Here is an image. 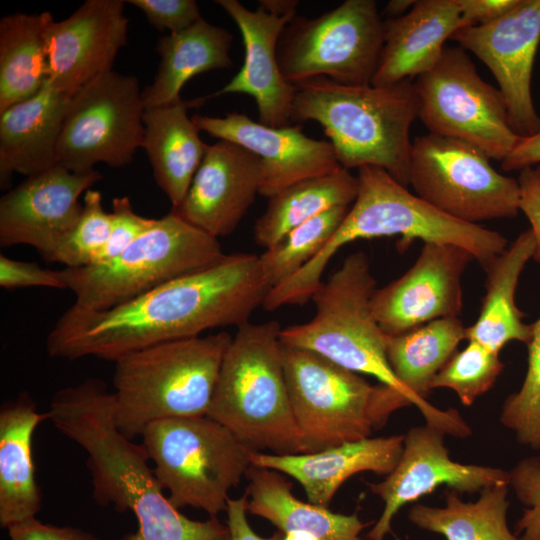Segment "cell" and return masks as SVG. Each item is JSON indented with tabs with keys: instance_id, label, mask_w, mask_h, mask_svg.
<instances>
[{
	"instance_id": "obj_1",
	"label": "cell",
	"mask_w": 540,
	"mask_h": 540,
	"mask_svg": "<svg viewBox=\"0 0 540 540\" xmlns=\"http://www.w3.org/2000/svg\"><path fill=\"white\" fill-rule=\"evenodd\" d=\"M271 286L259 256L226 254L217 263L164 283L116 307L90 311L71 306L46 340L51 358L120 357L206 330L250 322Z\"/></svg>"
},
{
	"instance_id": "obj_2",
	"label": "cell",
	"mask_w": 540,
	"mask_h": 540,
	"mask_svg": "<svg viewBox=\"0 0 540 540\" xmlns=\"http://www.w3.org/2000/svg\"><path fill=\"white\" fill-rule=\"evenodd\" d=\"M113 407V393L88 378L58 390L47 412L59 432L86 452L97 504L135 515L137 531L122 540H231L217 517L192 520L170 502L143 445L117 428Z\"/></svg>"
},
{
	"instance_id": "obj_3",
	"label": "cell",
	"mask_w": 540,
	"mask_h": 540,
	"mask_svg": "<svg viewBox=\"0 0 540 540\" xmlns=\"http://www.w3.org/2000/svg\"><path fill=\"white\" fill-rule=\"evenodd\" d=\"M357 178V196L337 230L308 264L278 285L284 302L302 305L311 299L331 258L356 240L399 236L400 248L414 240L452 244L468 250L481 266L508 246L501 233L443 213L382 168L360 167Z\"/></svg>"
},
{
	"instance_id": "obj_4",
	"label": "cell",
	"mask_w": 540,
	"mask_h": 540,
	"mask_svg": "<svg viewBox=\"0 0 540 540\" xmlns=\"http://www.w3.org/2000/svg\"><path fill=\"white\" fill-rule=\"evenodd\" d=\"M293 85L292 123H319L342 168L376 166L409 185L410 128L418 118L412 79L387 86L344 85L320 76Z\"/></svg>"
},
{
	"instance_id": "obj_5",
	"label": "cell",
	"mask_w": 540,
	"mask_h": 540,
	"mask_svg": "<svg viewBox=\"0 0 540 540\" xmlns=\"http://www.w3.org/2000/svg\"><path fill=\"white\" fill-rule=\"evenodd\" d=\"M232 337L221 331L172 340L117 359L113 418L120 432L133 440L157 420L208 416Z\"/></svg>"
},
{
	"instance_id": "obj_6",
	"label": "cell",
	"mask_w": 540,
	"mask_h": 540,
	"mask_svg": "<svg viewBox=\"0 0 540 540\" xmlns=\"http://www.w3.org/2000/svg\"><path fill=\"white\" fill-rule=\"evenodd\" d=\"M276 320L237 328L224 356L208 416L253 451L304 453L283 365Z\"/></svg>"
},
{
	"instance_id": "obj_7",
	"label": "cell",
	"mask_w": 540,
	"mask_h": 540,
	"mask_svg": "<svg viewBox=\"0 0 540 540\" xmlns=\"http://www.w3.org/2000/svg\"><path fill=\"white\" fill-rule=\"evenodd\" d=\"M283 365L304 453L369 438L394 411L412 405L393 388L309 350L283 345Z\"/></svg>"
},
{
	"instance_id": "obj_8",
	"label": "cell",
	"mask_w": 540,
	"mask_h": 540,
	"mask_svg": "<svg viewBox=\"0 0 540 540\" xmlns=\"http://www.w3.org/2000/svg\"><path fill=\"white\" fill-rule=\"evenodd\" d=\"M376 289L367 255L362 251L348 255L313 294V317L282 328L280 340L284 346L312 351L350 371L373 376L414 405L389 365L388 335L371 311Z\"/></svg>"
},
{
	"instance_id": "obj_9",
	"label": "cell",
	"mask_w": 540,
	"mask_h": 540,
	"mask_svg": "<svg viewBox=\"0 0 540 540\" xmlns=\"http://www.w3.org/2000/svg\"><path fill=\"white\" fill-rule=\"evenodd\" d=\"M226 254L219 240L173 211L111 260L60 270L75 308L104 311L207 268Z\"/></svg>"
},
{
	"instance_id": "obj_10",
	"label": "cell",
	"mask_w": 540,
	"mask_h": 540,
	"mask_svg": "<svg viewBox=\"0 0 540 540\" xmlns=\"http://www.w3.org/2000/svg\"><path fill=\"white\" fill-rule=\"evenodd\" d=\"M142 445L176 508L226 511L228 493L251 466V450L209 416L168 418L146 426Z\"/></svg>"
},
{
	"instance_id": "obj_11",
	"label": "cell",
	"mask_w": 540,
	"mask_h": 540,
	"mask_svg": "<svg viewBox=\"0 0 540 540\" xmlns=\"http://www.w3.org/2000/svg\"><path fill=\"white\" fill-rule=\"evenodd\" d=\"M384 43L374 0H346L316 18L297 15L282 31L277 60L290 83L327 77L344 85L371 84Z\"/></svg>"
},
{
	"instance_id": "obj_12",
	"label": "cell",
	"mask_w": 540,
	"mask_h": 540,
	"mask_svg": "<svg viewBox=\"0 0 540 540\" xmlns=\"http://www.w3.org/2000/svg\"><path fill=\"white\" fill-rule=\"evenodd\" d=\"M418 118L428 133L466 142L504 160L521 138L498 88L485 82L466 50L446 46L435 66L414 81Z\"/></svg>"
},
{
	"instance_id": "obj_13",
	"label": "cell",
	"mask_w": 540,
	"mask_h": 540,
	"mask_svg": "<svg viewBox=\"0 0 540 540\" xmlns=\"http://www.w3.org/2000/svg\"><path fill=\"white\" fill-rule=\"evenodd\" d=\"M478 148L427 133L413 140L409 185L415 194L463 222L512 218L519 211L517 179L498 172Z\"/></svg>"
},
{
	"instance_id": "obj_14",
	"label": "cell",
	"mask_w": 540,
	"mask_h": 540,
	"mask_svg": "<svg viewBox=\"0 0 540 540\" xmlns=\"http://www.w3.org/2000/svg\"><path fill=\"white\" fill-rule=\"evenodd\" d=\"M145 105L139 81L114 70L97 76L70 98L57 145V165L77 172L97 163H131L144 138Z\"/></svg>"
},
{
	"instance_id": "obj_15",
	"label": "cell",
	"mask_w": 540,
	"mask_h": 540,
	"mask_svg": "<svg viewBox=\"0 0 540 540\" xmlns=\"http://www.w3.org/2000/svg\"><path fill=\"white\" fill-rule=\"evenodd\" d=\"M451 40L490 69L516 134L526 137L537 133L540 116L533 103L531 78L540 43V0H518L497 20L461 28Z\"/></svg>"
},
{
	"instance_id": "obj_16",
	"label": "cell",
	"mask_w": 540,
	"mask_h": 540,
	"mask_svg": "<svg viewBox=\"0 0 540 540\" xmlns=\"http://www.w3.org/2000/svg\"><path fill=\"white\" fill-rule=\"evenodd\" d=\"M474 259L460 246L424 243L414 264L377 288L371 298V311L382 331L399 335L437 319L458 317L463 306L462 276Z\"/></svg>"
},
{
	"instance_id": "obj_17",
	"label": "cell",
	"mask_w": 540,
	"mask_h": 540,
	"mask_svg": "<svg viewBox=\"0 0 540 540\" xmlns=\"http://www.w3.org/2000/svg\"><path fill=\"white\" fill-rule=\"evenodd\" d=\"M97 170L77 173L56 165L28 176L0 199V245H28L47 262L77 224L82 193L100 181Z\"/></svg>"
},
{
	"instance_id": "obj_18",
	"label": "cell",
	"mask_w": 540,
	"mask_h": 540,
	"mask_svg": "<svg viewBox=\"0 0 540 540\" xmlns=\"http://www.w3.org/2000/svg\"><path fill=\"white\" fill-rule=\"evenodd\" d=\"M509 485L508 471L453 461L443 434L428 426L413 427L404 435L401 457L395 469L371 491L384 502L383 512L367 533L368 540H384L396 513L406 504L430 494L441 485L457 492H478Z\"/></svg>"
},
{
	"instance_id": "obj_19",
	"label": "cell",
	"mask_w": 540,
	"mask_h": 540,
	"mask_svg": "<svg viewBox=\"0 0 540 540\" xmlns=\"http://www.w3.org/2000/svg\"><path fill=\"white\" fill-rule=\"evenodd\" d=\"M124 0H87L68 18L46 29L47 83L72 96L99 75L113 70L127 42Z\"/></svg>"
},
{
	"instance_id": "obj_20",
	"label": "cell",
	"mask_w": 540,
	"mask_h": 540,
	"mask_svg": "<svg viewBox=\"0 0 540 540\" xmlns=\"http://www.w3.org/2000/svg\"><path fill=\"white\" fill-rule=\"evenodd\" d=\"M191 118L200 131L238 144L261 159L259 195L266 198L302 180L342 168L333 145L308 137L300 124L274 128L238 112L223 117L195 114Z\"/></svg>"
},
{
	"instance_id": "obj_21",
	"label": "cell",
	"mask_w": 540,
	"mask_h": 540,
	"mask_svg": "<svg viewBox=\"0 0 540 540\" xmlns=\"http://www.w3.org/2000/svg\"><path fill=\"white\" fill-rule=\"evenodd\" d=\"M261 159L226 140L208 145L181 204L182 219L219 239L232 234L259 194Z\"/></svg>"
},
{
	"instance_id": "obj_22",
	"label": "cell",
	"mask_w": 540,
	"mask_h": 540,
	"mask_svg": "<svg viewBox=\"0 0 540 540\" xmlns=\"http://www.w3.org/2000/svg\"><path fill=\"white\" fill-rule=\"evenodd\" d=\"M241 32L245 49L239 72L209 98L240 93L251 96L258 108L259 122L269 127L292 125L295 86L282 75L277 44L296 14L276 16L260 8L250 10L238 0H216Z\"/></svg>"
},
{
	"instance_id": "obj_23",
	"label": "cell",
	"mask_w": 540,
	"mask_h": 540,
	"mask_svg": "<svg viewBox=\"0 0 540 540\" xmlns=\"http://www.w3.org/2000/svg\"><path fill=\"white\" fill-rule=\"evenodd\" d=\"M466 340V327L458 317L431 321L409 332L387 337V359L403 387L413 398L426 424L440 433L464 438L471 429L455 409L441 410L426 397L439 370Z\"/></svg>"
},
{
	"instance_id": "obj_24",
	"label": "cell",
	"mask_w": 540,
	"mask_h": 540,
	"mask_svg": "<svg viewBox=\"0 0 540 540\" xmlns=\"http://www.w3.org/2000/svg\"><path fill=\"white\" fill-rule=\"evenodd\" d=\"M403 435L365 438L313 453L277 455L253 451L251 465L272 469L298 481L308 502L328 507L340 486L352 475H389L401 457Z\"/></svg>"
},
{
	"instance_id": "obj_25",
	"label": "cell",
	"mask_w": 540,
	"mask_h": 540,
	"mask_svg": "<svg viewBox=\"0 0 540 540\" xmlns=\"http://www.w3.org/2000/svg\"><path fill=\"white\" fill-rule=\"evenodd\" d=\"M461 28L458 0H416L406 14L384 20L383 48L371 84L392 85L428 72Z\"/></svg>"
},
{
	"instance_id": "obj_26",
	"label": "cell",
	"mask_w": 540,
	"mask_h": 540,
	"mask_svg": "<svg viewBox=\"0 0 540 540\" xmlns=\"http://www.w3.org/2000/svg\"><path fill=\"white\" fill-rule=\"evenodd\" d=\"M71 96L46 82L33 97L0 113V185L57 165V145Z\"/></svg>"
},
{
	"instance_id": "obj_27",
	"label": "cell",
	"mask_w": 540,
	"mask_h": 540,
	"mask_svg": "<svg viewBox=\"0 0 540 540\" xmlns=\"http://www.w3.org/2000/svg\"><path fill=\"white\" fill-rule=\"evenodd\" d=\"M207 97L178 99L166 105L145 108L143 114L145 150L159 188L172 208L185 198L208 144L188 111L202 106Z\"/></svg>"
},
{
	"instance_id": "obj_28",
	"label": "cell",
	"mask_w": 540,
	"mask_h": 540,
	"mask_svg": "<svg viewBox=\"0 0 540 540\" xmlns=\"http://www.w3.org/2000/svg\"><path fill=\"white\" fill-rule=\"evenodd\" d=\"M535 241L530 229L519 234L500 254L482 265L485 294L476 321L466 327V340L499 353L509 342L527 345L532 323L516 305V289L526 264L533 259Z\"/></svg>"
},
{
	"instance_id": "obj_29",
	"label": "cell",
	"mask_w": 540,
	"mask_h": 540,
	"mask_svg": "<svg viewBox=\"0 0 540 540\" xmlns=\"http://www.w3.org/2000/svg\"><path fill=\"white\" fill-rule=\"evenodd\" d=\"M49 419L28 395L0 410V526L8 529L36 517L41 494L36 481L32 439L37 426Z\"/></svg>"
},
{
	"instance_id": "obj_30",
	"label": "cell",
	"mask_w": 540,
	"mask_h": 540,
	"mask_svg": "<svg viewBox=\"0 0 540 540\" xmlns=\"http://www.w3.org/2000/svg\"><path fill=\"white\" fill-rule=\"evenodd\" d=\"M247 512L262 517L286 533L300 531L318 540H361L360 533L370 523L357 514L334 513L328 507L303 502L292 493V483L278 471L251 465Z\"/></svg>"
},
{
	"instance_id": "obj_31",
	"label": "cell",
	"mask_w": 540,
	"mask_h": 540,
	"mask_svg": "<svg viewBox=\"0 0 540 540\" xmlns=\"http://www.w3.org/2000/svg\"><path fill=\"white\" fill-rule=\"evenodd\" d=\"M233 35L201 18L190 27L158 39L161 61L153 82L142 91L145 108L170 104L192 77L233 66Z\"/></svg>"
},
{
	"instance_id": "obj_32",
	"label": "cell",
	"mask_w": 540,
	"mask_h": 540,
	"mask_svg": "<svg viewBox=\"0 0 540 540\" xmlns=\"http://www.w3.org/2000/svg\"><path fill=\"white\" fill-rule=\"evenodd\" d=\"M50 12H17L0 20V113L36 95L48 80Z\"/></svg>"
},
{
	"instance_id": "obj_33",
	"label": "cell",
	"mask_w": 540,
	"mask_h": 540,
	"mask_svg": "<svg viewBox=\"0 0 540 540\" xmlns=\"http://www.w3.org/2000/svg\"><path fill=\"white\" fill-rule=\"evenodd\" d=\"M358 192V178L341 168L295 183L269 198L253 228V238L265 249L302 223L340 206H350Z\"/></svg>"
},
{
	"instance_id": "obj_34",
	"label": "cell",
	"mask_w": 540,
	"mask_h": 540,
	"mask_svg": "<svg viewBox=\"0 0 540 540\" xmlns=\"http://www.w3.org/2000/svg\"><path fill=\"white\" fill-rule=\"evenodd\" d=\"M508 484L481 491L475 502H465L457 491H445V506L415 504L409 520L418 528L446 540H519L507 523Z\"/></svg>"
},
{
	"instance_id": "obj_35",
	"label": "cell",
	"mask_w": 540,
	"mask_h": 540,
	"mask_svg": "<svg viewBox=\"0 0 540 540\" xmlns=\"http://www.w3.org/2000/svg\"><path fill=\"white\" fill-rule=\"evenodd\" d=\"M350 206H340L302 223L259 255L271 288L281 284L308 264L328 242Z\"/></svg>"
},
{
	"instance_id": "obj_36",
	"label": "cell",
	"mask_w": 540,
	"mask_h": 540,
	"mask_svg": "<svg viewBox=\"0 0 540 540\" xmlns=\"http://www.w3.org/2000/svg\"><path fill=\"white\" fill-rule=\"evenodd\" d=\"M503 369L499 353L468 341L435 375L430 390L448 388L457 394L462 404L471 406L494 385Z\"/></svg>"
},
{
	"instance_id": "obj_37",
	"label": "cell",
	"mask_w": 540,
	"mask_h": 540,
	"mask_svg": "<svg viewBox=\"0 0 540 540\" xmlns=\"http://www.w3.org/2000/svg\"><path fill=\"white\" fill-rule=\"evenodd\" d=\"M527 370L518 391L510 394L502 406L500 422L511 430L518 443L540 450V316L532 323Z\"/></svg>"
},
{
	"instance_id": "obj_38",
	"label": "cell",
	"mask_w": 540,
	"mask_h": 540,
	"mask_svg": "<svg viewBox=\"0 0 540 540\" xmlns=\"http://www.w3.org/2000/svg\"><path fill=\"white\" fill-rule=\"evenodd\" d=\"M81 216L73 230L58 246L54 261L68 268L89 266L105 248L111 231V215L102 204L99 191L84 194Z\"/></svg>"
},
{
	"instance_id": "obj_39",
	"label": "cell",
	"mask_w": 540,
	"mask_h": 540,
	"mask_svg": "<svg viewBox=\"0 0 540 540\" xmlns=\"http://www.w3.org/2000/svg\"><path fill=\"white\" fill-rule=\"evenodd\" d=\"M508 475L509 487L525 506L514 533L519 540H540V457L522 459Z\"/></svg>"
},
{
	"instance_id": "obj_40",
	"label": "cell",
	"mask_w": 540,
	"mask_h": 540,
	"mask_svg": "<svg viewBox=\"0 0 540 540\" xmlns=\"http://www.w3.org/2000/svg\"><path fill=\"white\" fill-rule=\"evenodd\" d=\"M110 215V236L94 264L104 263L118 256L147 232L157 220L138 215L126 196L113 198Z\"/></svg>"
},
{
	"instance_id": "obj_41",
	"label": "cell",
	"mask_w": 540,
	"mask_h": 540,
	"mask_svg": "<svg viewBox=\"0 0 540 540\" xmlns=\"http://www.w3.org/2000/svg\"><path fill=\"white\" fill-rule=\"evenodd\" d=\"M127 3L140 9L148 22L160 31L169 33L182 31L199 19L200 9L194 0H128Z\"/></svg>"
},
{
	"instance_id": "obj_42",
	"label": "cell",
	"mask_w": 540,
	"mask_h": 540,
	"mask_svg": "<svg viewBox=\"0 0 540 540\" xmlns=\"http://www.w3.org/2000/svg\"><path fill=\"white\" fill-rule=\"evenodd\" d=\"M0 286L6 289L47 287L66 289L60 270L42 268L36 262H24L0 255Z\"/></svg>"
},
{
	"instance_id": "obj_43",
	"label": "cell",
	"mask_w": 540,
	"mask_h": 540,
	"mask_svg": "<svg viewBox=\"0 0 540 540\" xmlns=\"http://www.w3.org/2000/svg\"><path fill=\"white\" fill-rule=\"evenodd\" d=\"M519 211L530 223L535 241L533 260L540 263V164L519 171Z\"/></svg>"
},
{
	"instance_id": "obj_44",
	"label": "cell",
	"mask_w": 540,
	"mask_h": 540,
	"mask_svg": "<svg viewBox=\"0 0 540 540\" xmlns=\"http://www.w3.org/2000/svg\"><path fill=\"white\" fill-rule=\"evenodd\" d=\"M7 530L9 540H101L83 529L43 523L36 517L16 523Z\"/></svg>"
},
{
	"instance_id": "obj_45",
	"label": "cell",
	"mask_w": 540,
	"mask_h": 540,
	"mask_svg": "<svg viewBox=\"0 0 540 540\" xmlns=\"http://www.w3.org/2000/svg\"><path fill=\"white\" fill-rule=\"evenodd\" d=\"M518 0H458L462 28L489 24L505 15Z\"/></svg>"
},
{
	"instance_id": "obj_46",
	"label": "cell",
	"mask_w": 540,
	"mask_h": 540,
	"mask_svg": "<svg viewBox=\"0 0 540 540\" xmlns=\"http://www.w3.org/2000/svg\"><path fill=\"white\" fill-rule=\"evenodd\" d=\"M248 493L237 499L227 501V527L231 540H282L283 532L277 531L271 537L258 535L249 525L247 514Z\"/></svg>"
},
{
	"instance_id": "obj_47",
	"label": "cell",
	"mask_w": 540,
	"mask_h": 540,
	"mask_svg": "<svg viewBox=\"0 0 540 540\" xmlns=\"http://www.w3.org/2000/svg\"><path fill=\"white\" fill-rule=\"evenodd\" d=\"M537 164H540V130L521 137L510 154L501 161V168L506 172L521 171Z\"/></svg>"
},
{
	"instance_id": "obj_48",
	"label": "cell",
	"mask_w": 540,
	"mask_h": 540,
	"mask_svg": "<svg viewBox=\"0 0 540 540\" xmlns=\"http://www.w3.org/2000/svg\"><path fill=\"white\" fill-rule=\"evenodd\" d=\"M298 0H260L258 8L276 16L296 14Z\"/></svg>"
},
{
	"instance_id": "obj_49",
	"label": "cell",
	"mask_w": 540,
	"mask_h": 540,
	"mask_svg": "<svg viewBox=\"0 0 540 540\" xmlns=\"http://www.w3.org/2000/svg\"><path fill=\"white\" fill-rule=\"evenodd\" d=\"M416 0H391L384 9L387 19L397 18L406 14L414 5Z\"/></svg>"
},
{
	"instance_id": "obj_50",
	"label": "cell",
	"mask_w": 540,
	"mask_h": 540,
	"mask_svg": "<svg viewBox=\"0 0 540 540\" xmlns=\"http://www.w3.org/2000/svg\"><path fill=\"white\" fill-rule=\"evenodd\" d=\"M282 540H318L315 537L300 531H291L283 533Z\"/></svg>"
}]
</instances>
